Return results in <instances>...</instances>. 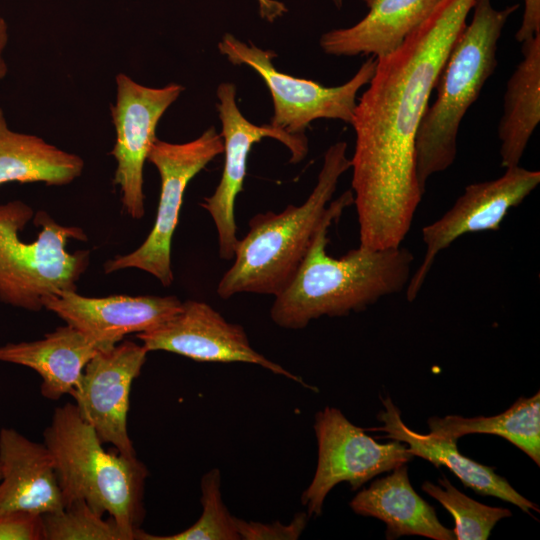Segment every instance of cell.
Returning <instances> with one entry per match:
<instances>
[{
    "instance_id": "19",
    "label": "cell",
    "mask_w": 540,
    "mask_h": 540,
    "mask_svg": "<svg viewBox=\"0 0 540 540\" xmlns=\"http://www.w3.org/2000/svg\"><path fill=\"white\" fill-rule=\"evenodd\" d=\"M98 347L78 329L66 324L44 338L0 346V361L28 367L42 379L41 394L58 400L72 394Z\"/></svg>"
},
{
    "instance_id": "26",
    "label": "cell",
    "mask_w": 540,
    "mask_h": 540,
    "mask_svg": "<svg viewBox=\"0 0 540 540\" xmlns=\"http://www.w3.org/2000/svg\"><path fill=\"white\" fill-rule=\"evenodd\" d=\"M41 518L43 540H125L114 520H105L85 500H76Z\"/></svg>"
},
{
    "instance_id": "1",
    "label": "cell",
    "mask_w": 540,
    "mask_h": 540,
    "mask_svg": "<svg viewBox=\"0 0 540 540\" xmlns=\"http://www.w3.org/2000/svg\"><path fill=\"white\" fill-rule=\"evenodd\" d=\"M475 0H442L393 51L375 57L351 125L352 192L361 247L401 246L422 200L415 139L449 51Z\"/></svg>"
},
{
    "instance_id": "9",
    "label": "cell",
    "mask_w": 540,
    "mask_h": 540,
    "mask_svg": "<svg viewBox=\"0 0 540 540\" xmlns=\"http://www.w3.org/2000/svg\"><path fill=\"white\" fill-rule=\"evenodd\" d=\"M318 445L315 474L301 495L307 514L320 516L329 492L347 482L357 490L375 476L392 471L414 457L407 445L393 440L380 444L354 425L337 408L325 407L315 415Z\"/></svg>"
},
{
    "instance_id": "5",
    "label": "cell",
    "mask_w": 540,
    "mask_h": 540,
    "mask_svg": "<svg viewBox=\"0 0 540 540\" xmlns=\"http://www.w3.org/2000/svg\"><path fill=\"white\" fill-rule=\"evenodd\" d=\"M518 4L495 9L491 0H475L472 20L455 39L415 139V166L425 193L428 179L448 169L457 155V136L463 117L477 100L497 67L498 41Z\"/></svg>"
},
{
    "instance_id": "30",
    "label": "cell",
    "mask_w": 540,
    "mask_h": 540,
    "mask_svg": "<svg viewBox=\"0 0 540 540\" xmlns=\"http://www.w3.org/2000/svg\"><path fill=\"white\" fill-rule=\"evenodd\" d=\"M262 19L273 22L287 12L284 3L277 0H256Z\"/></svg>"
},
{
    "instance_id": "17",
    "label": "cell",
    "mask_w": 540,
    "mask_h": 540,
    "mask_svg": "<svg viewBox=\"0 0 540 540\" xmlns=\"http://www.w3.org/2000/svg\"><path fill=\"white\" fill-rule=\"evenodd\" d=\"M384 409L377 419L382 426L370 430L385 432V438L405 443L413 456L421 457L435 466H446L463 483L482 496H492L510 502L525 513L539 512L537 504L519 494L502 476L489 467L462 455L457 441L442 439L430 433L410 429L401 418V411L389 397L382 398Z\"/></svg>"
},
{
    "instance_id": "32",
    "label": "cell",
    "mask_w": 540,
    "mask_h": 540,
    "mask_svg": "<svg viewBox=\"0 0 540 540\" xmlns=\"http://www.w3.org/2000/svg\"><path fill=\"white\" fill-rule=\"evenodd\" d=\"M334 6L338 9H340L343 6L344 0H331Z\"/></svg>"
},
{
    "instance_id": "23",
    "label": "cell",
    "mask_w": 540,
    "mask_h": 540,
    "mask_svg": "<svg viewBox=\"0 0 540 540\" xmlns=\"http://www.w3.org/2000/svg\"><path fill=\"white\" fill-rule=\"evenodd\" d=\"M430 434L457 441L468 434L498 435L540 464V393L519 398L506 411L495 416L466 418L447 415L428 420Z\"/></svg>"
},
{
    "instance_id": "21",
    "label": "cell",
    "mask_w": 540,
    "mask_h": 540,
    "mask_svg": "<svg viewBox=\"0 0 540 540\" xmlns=\"http://www.w3.org/2000/svg\"><path fill=\"white\" fill-rule=\"evenodd\" d=\"M522 60L506 84L498 125L501 165L520 164L540 121V35L521 43Z\"/></svg>"
},
{
    "instance_id": "33",
    "label": "cell",
    "mask_w": 540,
    "mask_h": 540,
    "mask_svg": "<svg viewBox=\"0 0 540 540\" xmlns=\"http://www.w3.org/2000/svg\"><path fill=\"white\" fill-rule=\"evenodd\" d=\"M362 1L368 6L372 0H362Z\"/></svg>"
},
{
    "instance_id": "2",
    "label": "cell",
    "mask_w": 540,
    "mask_h": 540,
    "mask_svg": "<svg viewBox=\"0 0 540 540\" xmlns=\"http://www.w3.org/2000/svg\"><path fill=\"white\" fill-rule=\"evenodd\" d=\"M353 202V192L347 190L329 203L328 215L296 274L275 296L270 317L277 326L297 330L322 316H347L407 287L414 256L405 247L359 246L340 258L327 253L330 227Z\"/></svg>"
},
{
    "instance_id": "25",
    "label": "cell",
    "mask_w": 540,
    "mask_h": 540,
    "mask_svg": "<svg viewBox=\"0 0 540 540\" xmlns=\"http://www.w3.org/2000/svg\"><path fill=\"white\" fill-rule=\"evenodd\" d=\"M200 518L187 529L172 535H150L143 530L138 540H240L235 519L221 494V473L214 468L201 479Z\"/></svg>"
},
{
    "instance_id": "34",
    "label": "cell",
    "mask_w": 540,
    "mask_h": 540,
    "mask_svg": "<svg viewBox=\"0 0 540 540\" xmlns=\"http://www.w3.org/2000/svg\"><path fill=\"white\" fill-rule=\"evenodd\" d=\"M0 477H1V472H0Z\"/></svg>"
},
{
    "instance_id": "20",
    "label": "cell",
    "mask_w": 540,
    "mask_h": 540,
    "mask_svg": "<svg viewBox=\"0 0 540 540\" xmlns=\"http://www.w3.org/2000/svg\"><path fill=\"white\" fill-rule=\"evenodd\" d=\"M388 476L373 481L351 500V509L359 515L374 517L386 524V538L406 535L435 540L455 539L453 530L441 524L435 508L413 489L406 464Z\"/></svg>"
},
{
    "instance_id": "24",
    "label": "cell",
    "mask_w": 540,
    "mask_h": 540,
    "mask_svg": "<svg viewBox=\"0 0 540 540\" xmlns=\"http://www.w3.org/2000/svg\"><path fill=\"white\" fill-rule=\"evenodd\" d=\"M438 482L439 486L425 481L422 490L452 515L457 540H486L496 523L512 515L509 509L487 506L466 496L445 477Z\"/></svg>"
},
{
    "instance_id": "8",
    "label": "cell",
    "mask_w": 540,
    "mask_h": 540,
    "mask_svg": "<svg viewBox=\"0 0 540 540\" xmlns=\"http://www.w3.org/2000/svg\"><path fill=\"white\" fill-rule=\"evenodd\" d=\"M223 149L222 136L214 127L185 143L156 139L147 158L156 167L161 179L154 225L136 250L107 261L104 265L106 273L136 268L153 275L165 287L172 284L171 243L184 192L192 178L223 153Z\"/></svg>"
},
{
    "instance_id": "29",
    "label": "cell",
    "mask_w": 540,
    "mask_h": 540,
    "mask_svg": "<svg viewBox=\"0 0 540 540\" xmlns=\"http://www.w3.org/2000/svg\"><path fill=\"white\" fill-rule=\"evenodd\" d=\"M524 13L515 38L519 43L540 35V0H523Z\"/></svg>"
},
{
    "instance_id": "3",
    "label": "cell",
    "mask_w": 540,
    "mask_h": 540,
    "mask_svg": "<svg viewBox=\"0 0 540 540\" xmlns=\"http://www.w3.org/2000/svg\"><path fill=\"white\" fill-rule=\"evenodd\" d=\"M350 166L347 143H334L326 150L317 183L303 204L254 215L248 233L237 243L232 266L218 283L219 297L279 295L309 251L328 215L339 179Z\"/></svg>"
},
{
    "instance_id": "12",
    "label": "cell",
    "mask_w": 540,
    "mask_h": 540,
    "mask_svg": "<svg viewBox=\"0 0 540 540\" xmlns=\"http://www.w3.org/2000/svg\"><path fill=\"white\" fill-rule=\"evenodd\" d=\"M505 169L499 178L466 186L442 217L422 228L426 250L406 287L409 302L417 297L441 251L465 234L498 230L509 210L521 204L540 183L539 171L520 165Z\"/></svg>"
},
{
    "instance_id": "28",
    "label": "cell",
    "mask_w": 540,
    "mask_h": 540,
    "mask_svg": "<svg viewBox=\"0 0 540 540\" xmlns=\"http://www.w3.org/2000/svg\"><path fill=\"white\" fill-rule=\"evenodd\" d=\"M0 540H43L41 515L25 512L0 514Z\"/></svg>"
},
{
    "instance_id": "6",
    "label": "cell",
    "mask_w": 540,
    "mask_h": 540,
    "mask_svg": "<svg viewBox=\"0 0 540 540\" xmlns=\"http://www.w3.org/2000/svg\"><path fill=\"white\" fill-rule=\"evenodd\" d=\"M33 215L23 201L0 204V301L40 311L47 297L76 291L89 252H68L69 240H86L83 229L61 225L44 211L35 214V224L42 227L37 238L24 242L19 233Z\"/></svg>"
},
{
    "instance_id": "16",
    "label": "cell",
    "mask_w": 540,
    "mask_h": 540,
    "mask_svg": "<svg viewBox=\"0 0 540 540\" xmlns=\"http://www.w3.org/2000/svg\"><path fill=\"white\" fill-rule=\"evenodd\" d=\"M0 472V514L43 515L64 509L53 459L44 443L2 428Z\"/></svg>"
},
{
    "instance_id": "18",
    "label": "cell",
    "mask_w": 540,
    "mask_h": 540,
    "mask_svg": "<svg viewBox=\"0 0 540 540\" xmlns=\"http://www.w3.org/2000/svg\"><path fill=\"white\" fill-rule=\"evenodd\" d=\"M442 0H372L368 13L356 24L322 34L328 55L379 57L397 48Z\"/></svg>"
},
{
    "instance_id": "11",
    "label": "cell",
    "mask_w": 540,
    "mask_h": 540,
    "mask_svg": "<svg viewBox=\"0 0 540 540\" xmlns=\"http://www.w3.org/2000/svg\"><path fill=\"white\" fill-rule=\"evenodd\" d=\"M216 105L222 130L225 155L222 176L214 193L205 197L201 207L211 216L218 234L219 255L234 258L237 226L234 216L235 200L243 189L249 152L263 138H273L284 144L291 153L290 162L302 161L309 150L305 134H289L269 124L256 125L241 113L236 102V86L224 82L217 88Z\"/></svg>"
},
{
    "instance_id": "22",
    "label": "cell",
    "mask_w": 540,
    "mask_h": 540,
    "mask_svg": "<svg viewBox=\"0 0 540 540\" xmlns=\"http://www.w3.org/2000/svg\"><path fill=\"white\" fill-rule=\"evenodd\" d=\"M83 169L80 156L36 135L11 130L0 108V185L42 182L62 186L78 178Z\"/></svg>"
},
{
    "instance_id": "31",
    "label": "cell",
    "mask_w": 540,
    "mask_h": 540,
    "mask_svg": "<svg viewBox=\"0 0 540 540\" xmlns=\"http://www.w3.org/2000/svg\"><path fill=\"white\" fill-rule=\"evenodd\" d=\"M8 43V25L4 18L0 17V82L5 78L8 68L3 57Z\"/></svg>"
},
{
    "instance_id": "4",
    "label": "cell",
    "mask_w": 540,
    "mask_h": 540,
    "mask_svg": "<svg viewBox=\"0 0 540 540\" xmlns=\"http://www.w3.org/2000/svg\"><path fill=\"white\" fill-rule=\"evenodd\" d=\"M43 438L53 459L64 506L85 500L95 512L108 513L125 540L138 539L149 475L145 464L137 456L106 451L73 403L55 409Z\"/></svg>"
},
{
    "instance_id": "14",
    "label": "cell",
    "mask_w": 540,
    "mask_h": 540,
    "mask_svg": "<svg viewBox=\"0 0 540 540\" xmlns=\"http://www.w3.org/2000/svg\"><path fill=\"white\" fill-rule=\"evenodd\" d=\"M147 353L142 344L129 340L98 350L71 394L81 417L93 427L100 440L129 457L136 456L127 430L129 395Z\"/></svg>"
},
{
    "instance_id": "15",
    "label": "cell",
    "mask_w": 540,
    "mask_h": 540,
    "mask_svg": "<svg viewBox=\"0 0 540 540\" xmlns=\"http://www.w3.org/2000/svg\"><path fill=\"white\" fill-rule=\"evenodd\" d=\"M176 296L112 295L92 298L66 291L49 296L43 307L78 329L99 350L109 349L131 333L154 329L181 308Z\"/></svg>"
},
{
    "instance_id": "13",
    "label": "cell",
    "mask_w": 540,
    "mask_h": 540,
    "mask_svg": "<svg viewBox=\"0 0 540 540\" xmlns=\"http://www.w3.org/2000/svg\"><path fill=\"white\" fill-rule=\"evenodd\" d=\"M150 351H166L199 362H243L259 365L312 389L303 379L257 352L244 328L228 322L202 301L182 302L180 310L158 327L136 334Z\"/></svg>"
},
{
    "instance_id": "7",
    "label": "cell",
    "mask_w": 540,
    "mask_h": 540,
    "mask_svg": "<svg viewBox=\"0 0 540 540\" xmlns=\"http://www.w3.org/2000/svg\"><path fill=\"white\" fill-rule=\"evenodd\" d=\"M218 48L229 62L247 65L260 76L273 101L270 124L294 135L305 134L309 124L317 119L350 124L358 92L369 83L376 67V58L369 56L347 82L328 87L279 71L273 64V51L246 44L232 34H225Z\"/></svg>"
},
{
    "instance_id": "10",
    "label": "cell",
    "mask_w": 540,
    "mask_h": 540,
    "mask_svg": "<svg viewBox=\"0 0 540 540\" xmlns=\"http://www.w3.org/2000/svg\"><path fill=\"white\" fill-rule=\"evenodd\" d=\"M116 99L111 106L116 161L114 184L119 186L126 213L134 219L144 216L143 169L156 141V128L166 110L184 87L170 83L154 88L142 85L124 73L115 77Z\"/></svg>"
},
{
    "instance_id": "27",
    "label": "cell",
    "mask_w": 540,
    "mask_h": 540,
    "mask_svg": "<svg viewBox=\"0 0 540 540\" xmlns=\"http://www.w3.org/2000/svg\"><path fill=\"white\" fill-rule=\"evenodd\" d=\"M307 512L296 513L289 524L280 521L261 523L236 518V527L243 540H296L304 531L309 519Z\"/></svg>"
}]
</instances>
